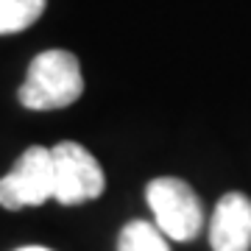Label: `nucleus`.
I'll return each instance as SVG.
<instances>
[{
    "instance_id": "obj_5",
    "label": "nucleus",
    "mask_w": 251,
    "mask_h": 251,
    "mask_svg": "<svg viewBox=\"0 0 251 251\" xmlns=\"http://www.w3.org/2000/svg\"><path fill=\"white\" fill-rule=\"evenodd\" d=\"M212 251H251V198L226 193L215 204L209 221Z\"/></svg>"
},
{
    "instance_id": "obj_8",
    "label": "nucleus",
    "mask_w": 251,
    "mask_h": 251,
    "mask_svg": "<svg viewBox=\"0 0 251 251\" xmlns=\"http://www.w3.org/2000/svg\"><path fill=\"white\" fill-rule=\"evenodd\" d=\"M17 251H50V249H42V246H25V249H17Z\"/></svg>"
},
{
    "instance_id": "obj_2",
    "label": "nucleus",
    "mask_w": 251,
    "mask_h": 251,
    "mask_svg": "<svg viewBox=\"0 0 251 251\" xmlns=\"http://www.w3.org/2000/svg\"><path fill=\"white\" fill-rule=\"evenodd\" d=\"M145 198H148V206L153 212L156 229L165 237L187 243L201 232L204 206H201V198L196 196V190L184 179H176V176L153 179L145 187Z\"/></svg>"
},
{
    "instance_id": "obj_1",
    "label": "nucleus",
    "mask_w": 251,
    "mask_h": 251,
    "mask_svg": "<svg viewBox=\"0 0 251 251\" xmlns=\"http://www.w3.org/2000/svg\"><path fill=\"white\" fill-rule=\"evenodd\" d=\"M84 92L81 64L70 50H45L28 64L25 84L20 87V103L34 112L64 109Z\"/></svg>"
},
{
    "instance_id": "obj_7",
    "label": "nucleus",
    "mask_w": 251,
    "mask_h": 251,
    "mask_svg": "<svg viewBox=\"0 0 251 251\" xmlns=\"http://www.w3.org/2000/svg\"><path fill=\"white\" fill-rule=\"evenodd\" d=\"M117 251H171L165 234L148 221H131L120 229Z\"/></svg>"
},
{
    "instance_id": "obj_4",
    "label": "nucleus",
    "mask_w": 251,
    "mask_h": 251,
    "mask_svg": "<svg viewBox=\"0 0 251 251\" xmlns=\"http://www.w3.org/2000/svg\"><path fill=\"white\" fill-rule=\"evenodd\" d=\"M48 198H53V153L45 145H31L0 179V206L25 209L42 206Z\"/></svg>"
},
{
    "instance_id": "obj_6",
    "label": "nucleus",
    "mask_w": 251,
    "mask_h": 251,
    "mask_svg": "<svg viewBox=\"0 0 251 251\" xmlns=\"http://www.w3.org/2000/svg\"><path fill=\"white\" fill-rule=\"evenodd\" d=\"M48 0H0V34L25 31L42 17Z\"/></svg>"
},
{
    "instance_id": "obj_3",
    "label": "nucleus",
    "mask_w": 251,
    "mask_h": 251,
    "mask_svg": "<svg viewBox=\"0 0 251 251\" xmlns=\"http://www.w3.org/2000/svg\"><path fill=\"white\" fill-rule=\"evenodd\" d=\"M53 153V198L64 206H78L98 198L106 187L98 159L78 143H56Z\"/></svg>"
}]
</instances>
